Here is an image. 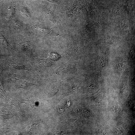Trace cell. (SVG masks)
I'll return each mask as SVG.
<instances>
[{
    "label": "cell",
    "instance_id": "6da1fadb",
    "mask_svg": "<svg viewBox=\"0 0 135 135\" xmlns=\"http://www.w3.org/2000/svg\"><path fill=\"white\" fill-rule=\"evenodd\" d=\"M9 65L19 70H26L24 65L19 62L13 63L9 64Z\"/></svg>",
    "mask_w": 135,
    "mask_h": 135
},
{
    "label": "cell",
    "instance_id": "7a4b0ae2",
    "mask_svg": "<svg viewBox=\"0 0 135 135\" xmlns=\"http://www.w3.org/2000/svg\"><path fill=\"white\" fill-rule=\"evenodd\" d=\"M20 12L23 15L27 18H30L31 15L28 10L25 8L23 7L21 10Z\"/></svg>",
    "mask_w": 135,
    "mask_h": 135
},
{
    "label": "cell",
    "instance_id": "3957f363",
    "mask_svg": "<svg viewBox=\"0 0 135 135\" xmlns=\"http://www.w3.org/2000/svg\"><path fill=\"white\" fill-rule=\"evenodd\" d=\"M0 43L8 47H9L10 46L5 38L3 36L0 35Z\"/></svg>",
    "mask_w": 135,
    "mask_h": 135
},
{
    "label": "cell",
    "instance_id": "277c9868",
    "mask_svg": "<svg viewBox=\"0 0 135 135\" xmlns=\"http://www.w3.org/2000/svg\"><path fill=\"white\" fill-rule=\"evenodd\" d=\"M46 0L50 3H55L58 4L60 3V0Z\"/></svg>",
    "mask_w": 135,
    "mask_h": 135
}]
</instances>
